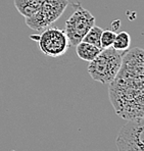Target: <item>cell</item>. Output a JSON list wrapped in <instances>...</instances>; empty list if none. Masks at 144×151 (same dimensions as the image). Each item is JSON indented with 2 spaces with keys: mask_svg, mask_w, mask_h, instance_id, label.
I'll use <instances>...</instances> for the list:
<instances>
[{
  "mask_svg": "<svg viewBox=\"0 0 144 151\" xmlns=\"http://www.w3.org/2000/svg\"><path fill=\"white\" fill-rule=\"evenodd\" d=\"M143 50L132 48L123 55L118 75L109 83L110 102L126 119L143 117Z\"/></svg>",
  "mask_w": 144,
  "mask_h": 151,
  "instance_id": "obj_1",
  "label": "cell"
},
{
  "mask_svg": "<svg viewBox=\"0 0 144 151\" xmlns=\"http://www.w3.org/2000/svg\"><path fill=\"white\" fill-rule=\"evenodd\" d=\"M125 53L118 52L112 47L102 49L89 63L88 73L94 81L101 84H109L118 75Z\"/></svg>",
  "mask_w": 144,
  "mask_h": 151,
  "instance_id": "obj_2",
  "label": "cell"
},
{
  "mask_svg": "<svg viewBox=\"0 0 144 151\" xmlns=\"http://www.w3.org/2000/svg\"><path fill=\"white\" fill-rule=\"evenodd\" d=\"M30 38L37 42V45L43 54L52 58L63 56L70 47V42L65 31L56 27L46 28L40 35H34Z\"/></svg>",
  "mask_w": 144,
  "mask_h": 151,
  "instance_id": "obj_3",
  "label": "cell"
},
{
  "mask_svg": "<svg viewBox=\"0 0 144 151\" xmlns=\"http://www.w3.org/2000/svg\"><path fill=\"white\" fill-rule=\"evenodd\" d=\"M68 3V0H43L38 12L32 17H26V25L34 31L48 28L60 17Z\"/></svg>",
  "mask_w": 144,
  "mask_h": 151,
  "instance_id": "obj_4",
  "label": "cell"
},
{
  "mask_svg": "<svg viewBox=\"0 0 144 151\" xmlns=\"http://www.w3.org/2000/svg\"><path fill=\"white\" fill-rule=\"evenodd\" d=\"M95 25V17L80 3L76 4L75 12L66 22L65 33L70 45L77 46L87 32Z\"/></svg>",
  "mask_w": 144,
  "mask_h": 151,
  "instance_id": "obj_5",
  "label": "cell"
},
{
  "mask_svg": "<svg viewBox=\"0 0 144 151\" xmlns=\"http://www.w3.org/2000/svg\"><path fill=\"white\" fill-rule=\"evenodd\" d=\"M143 117L128 119L120 130L116 140L119 151H144Z\"/></svg>",
  "mask_w": 144,
  "mask_h": 151,
  "instance_id": "obj_6",
  "label": "cell"
},
{
  "mask_svg": "<svg viewBox=\"0 0 144 151\" xmlns=\"http://www.w3.org/2000/svg\"><path fill=\"white\" fill-rule=\"evenodd\" d=\"M43 0H13L15 8L24 17H30L39 10Z\"/></svg>",
  "mask_w": 144,
  "mask_h": 151,
  "instance_id": "obj_7",
  "label": "cell"
},
{
  "mask_svg": "<svg viewBox=\"0 0 144 151\" xmlns=\"http://www.w3.org/2000/svg\"><path fill=\"white\" fill-rule=\"evenodd\" d=\"M76 47V52L79 58H81L82 60L88 61V63L93 60L102 50L101 48L97 47V46H94L92 44H89L84 41L80 42Z\"/></svg>",
  "mask_w": 144,
  "mask_h": 151,
  "instance_id": "obj_8",
  "label": "cell"
},
{
  "mask_svg": "<svg viewBox=\"0 0 144 151\" xmlns=\"http://www.w3.org/2000/svg\"><path fill=\"white\" fill-rule=\"evenodd\" d=\"M131 45V36L127 32H120L116 34V38L112 47L121 53H126Z\"/></svg>",
  "mask_w": 144,
  "mask_h": 151,
  "instance_id": "obj_9",
  "label": "cell"
},
{
  "mask_svg": "<svg viewBox=\"0 0 144 151\" xmlns=\"http://www.w3.org/2000/svg\"><path fill=\"white\" fill-rule=\"evenodd\" d=\"M102 32H103V30L100 27L94 25L89 31H88L87 34L84 36L82 41L87 42V43L92 44V45L97 46V47L100 48V38H101Z\"/></svg>",
  "mask_w": 144,
  "mask_h": 151,
  "instance_id": "obj_10",
  "label": "cell"
},
{
  "mask_svg": "<svg viewBox=\"0 0 144 151\" xmlns=\"http://www.w3.org/2000/svg\"><path fill=\"white\" fill-rule=\"evenodd\" d=\"M116 32L112 30H105L102 32L100 38V48L101 49H105V48L112 47V43L116 38Z\"/></svg>",
  "mask_w": 144,
  "mask_h": 151,
  "instance_id": "obj_11",
  "label": "cell"
},
{
  "mask_svg": "<svg viewBox=\"0 0 144 151\" xmlns=\"http://www.w3.org/2000/svg\"><path fill=\"white\" fill-rule=\"evenodd\" d=\"M120 25H121V21H120V19H118V21H114V23H112V31L116 32V31L118 30L120 27H121Z\"/></svg>",
  "mask_w": 144,
  "mask_h": 151,
  "instance_id": "obj_12",
  "label": "cell"
}]
</instances>
